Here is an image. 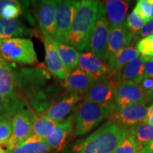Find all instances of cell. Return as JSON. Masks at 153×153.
<instances>
[{
  "label": "cell",
  "mask_w": 153,
  "mask_h": 153,
  "mask_svg": "<svg viewBox=\"0 0 153 153\" xmlns=\"http://www.w3.org/2000/svg\"><path fill=\"white\" fill-rule=\"evenodd\" d=\"M145 24L146 23L141 20L133 11L128 17L126 22V27L133 35L136 34L141 28L144 27Z\"/></svg>",
  "instance_id": "obj_32"
},
{
  "label": "cell",
  "mask_w": 153,
  "mask_h": 153,
  "mask_svg": "<svg viewBox=\"0 0 153 153\" xmlns=\"http://www.w3.org/2000/svg\"><path fill=\"white\" fill-rule=\"evenodd\" d=\"M108 23L106 17L104 3L99 1L94 29L90 40L89 48L90 52L100 60L108 59Z\"/></svg>",
  "instance_id": "obj_7"
},
{
  "label": "cell",
  "mask_w": 153,
  "mask_h": 153,
  "mask_svg": "<svg viewBox=\"0 0 153 153\" xmlns=\"http://www.w3.org/2000/svg\"><path fill=\"white\" fill-rule=\"evenodd\" d=\"M45 49V62L50 73L60 80H65L69 72L61 60L55 48L54 41L49 36H43Z\"/></svg>",
  "instance_id": "obj_14"
},
{
  "label": "cell",
  "mask_w": 153,
  "mask_h": 153,
  "mask_svg": "<svg viewBox=\"0 0 153 153\" xmlns=\"http://www.w3.org/2000/svg\"><path fill=\"white\" fill-rule=\"evenodd\" d=\"M32 35L33 30L26 27L19 19L0 18V39Z\"/></svg>",
  "instance_id": "obj_23"
},
{
  "label": "cell",
  "mask_w": 153,
  "mask_h": 153,
  "mask_svg": "<svg viewBox=\"0 0 153 153\" xmlns=\"http://www.w3.org/2000/svg\"><path fill=\"white\" fill-rule=\"evenodd\" d=\"M99 1L83 0L74 14L69 31L67 43L79 51L89 48L94 29Z\"/></svg>",
  "instance_id": "obj_2"
},
{
  "label": "cell",
  "mask_w": 153,
  "mask_h": 153,
  "mask_svg": "<svg viewBox=\"0 0 153 153\" xmlns=\"http://www.w3.org/2000/svg\"><path fill=\"white\" fill-rule=\"evenodd\" d=\"M139 85L145 94L149 92L153 88V76H145Z\"/></svg>",
  "instance_id": "obj_36"
},
{
  "label": "cell",
  "mask_w": 153,
  "mask_h": 153,
  "mask_svg": "<svg viewBox=\"0 0 153 153\" xmlns=\"http://www.w3.org/2000/svg\"><path fill=\"white\" fill-rule=\"evenodd\" d=\"M148 107L145 104H136L117 108L110 116L112 121H116L123 128H130L145 121L148 115Z\"/></svg>",
  "instance_id": "obj_9"
},
{
  "label": "cell",
  "mask_w": 153,
  "mask_h": 153,
  "mask_svg": "<svg viewBox=\"0 0 153 153\" xmlns=\"http://www.w3.org/2000/svg\"><path fill=\"white\" fill-rule=\"evenodd\" d=\"M150 4V7H151V10H150V21L152 20L153 21V0H149Z\"/></svg>",
  "instance_id": "obj_41"
},
{
  "label": "cell",
  "mask_w": 153,
  "mask_h": 153,
  "mask_svg": "<svg viewBox=\"0 0 153 153\" xmlns=\"http://www.w3.org/2000/svg\"><path fill=\"white\" fill-rule=\"evenodd\" d=\"M139 56V53L133 47H126L116 54L108 58V74L112 78L119 82L120 73L124 67Z\"/></svg>",
  "instance_id": "obj_19"
},
{
  "label": "cell",
  "mask_w": 153,
  "mask_h": 153,
  "mask_svg": "<svg viewBox=\"0 0 153 153\" xmlns=\"http://www.w3.org/2000/svg\"><path fill=\"white\" fill-rule=\"evenodd\" d=\"M123 132V128L116 123L107 122L87 138L76 141L72 153H114Z\"/></svg>",
  "instance_id": "obj_3"
},
{
  "label": "cell",
  "mask_w": 153,
  "mask_h": 153,
  "mask_svg": "<svg viewBox=\"0 0 153 153\" xmlns=\"http://www.w3.org/2000/svg\"><path fill=\"white\" fill-rule=\"evenodd\" d=\"M115 102L117 108L132 104H146V97L138 84L131 81H120L115 89Z\"/></svg>",
  "instance_id": "obj_11"
},
{
  "label": "cell",
  "mask_w": 153,
  "mask_h": 153,
  "mask_svg": "<svg viewBox=\"0 0 153 153\" xmlns=\"http://www.w3.org/2000/svg\"><path fill=\"white\" fill-rule=\"evenodd\" d=\"M150 60V61H153V56L152 57H149L148 56V61Z\"/></svg>",
  "instance_id": "obj_42"
},
{
  "label": "cell",
  "mask_w": 153,
  "mask_h": 153,
  "mask_svg": "<svg viewBox=\"0 0 153 153\" xmlns=\"http://www.w3.org/2000/svg\"><path fill=\"white\" fill-rule=\"evenodd\" d=\"M77 66L79 70L91 76L94 81L106 75L108 71V65L91 52L81 54Z\"/></svg>",
  "instance_id": "obj_16"
},
{
  "label": "cell",
  "mask_w": 153,
  "mask_h": 153,
  "mask_svg": "<svg viewBox=\"0 0 153 153\" xmlns=\"http://www.w3.org/2000/svg\"><path fill=\"white\" fill-rule=\"evenodd\" d=\"M133 35L123 26L111 27L108 37V58L131 44Z\"/></svg>",
  "instance_id": "obj_17"
},
{
  "label": "cell",
  "mask_w": 153,
  "mask_h": 153,
  "mask_svg": "<svg viewBox=\"0 0 153 153\" xmlns=\"http://www.w3.org/2000/svg\"><path fill=\"white\" fill-rule=\"evenodd\" d=\"M17 89L24 93L36 111H44L54 102L53 95L45 87L50 74L41 68L14 70Z\"/></svg>",
  "instance_id": "obj_1"
},
{
  "label": "cell",
  "mask_w": 153,
  "mask_h": 153,
  "mask_svg": "<svg viewBox=\"0 0 153 153\" xmlns=\"http://www.w3.org/2000/svg\"><path fill=\"white\" fill-rule=\"evenodd\" d=\"M129 129L137 145L142 150L153 140V125L147 122H142Z\"/></svg>",
  "instance_id": "obj_27"
},
{
  "label": "cell",
  "mask_w": 153,
  "mask_h": 153,
  "mask_svg": "<svg viewBox=\"0 0 153 153\" xmlns=\"http://www.w3.org/2000/svg\"><path fill=\"white\" fill-rule=\"evenodd\" d=\"M22 14V11L19 1L12 0L0 1V18L16 19Z\"/></svg>",
  "instance_id": "obj_29"
},
{
  "label": "cell",
  "mask_w": 153,
  "mask_h": 153,
  "mask_svg": "<svg viewBox=\"0 0 153 153\" xmlns=\"http://www.w3.org/2000/svg\"><path fill=\"white\" fill-rule=\"evenodd\" d=\"M11 123L12 133L7 143L12 152L14 149L26 142L33 135V131L30 114L26 112L17 113L11 118Z\"/></svg>",
  "instance_id": "obj_10"
},
{
  "label": "cell",
  "mask_w": 153,
  "mask_h": 153,
  "mask_svg": "<svg viewBox=\"0 0 153 153\" xmlns=\"http://www.w3.org/2000/svg\"><path fill=\"white\" fill-rule=\"evenodd\" d=\"M36 18L39 29L43 36L55 41V7L53 0H43L38 3Z\"/></svg>",
  "instance_id": "obj_13"
},
{
  "label": "cell",
  "mask_w": 153,
  "mask_h": 153,
  "mask_svg": "<svg viewBox=\"0 0 153 153\" xmlns=\"http://www.w3.org/2000/svg\"><path fill=\"white\" fill-rule=\"evenodd\" d=\"M137 52L143 56H153V41L150 36L140 40L137 44Z\"/></svg>",
  "instance_id": "obj_33"
},
{
  "label": "cell",
  "mask_w": 153,
  "mask_h": 153,
  "mask_svg": "<svg viewBox=\"0 0 153 153\" xmlns=\"http://www.w3.org/2000/svg\"><path fill=\"white\" fill-rule=\"evenodd\" d=\"M145 76H153V61H147L144 65Z\"/></svg>",
  "instance_id": "obj_37"
},
{
  "label": "cell",
  "mask_w": 153,
  "mask_h": 153,
  "mask_svg": "<svg viewBox=\"0 0 153 153\" xmlns=\"http://www.w3.org/2000/svg\"><path fill=\"white\" fill-rule=\"evenodd\" d=\"M129 7V1L123 0H108L105 1V9L111 27L126 24V16Z\"/></svg>",
  "instance_id": "obj_22"
},
{
  "label": "cell",
  "mask_w": 153,
  "mask_h": 153,
  "mask_svg": "<svg viewBox=\"0 0 153 153\" xmlns=\"http://www.w3.org/2000/svg\"><path fill=\"white\" fill-rule=\"evenodd\" d=\"M30 118L34 135L45 140L54 133L56 122L43 115H38L34 111L30 115Z\"/></svg>",
  "instance_id": "obj_26"
},
{
  "label": "cell",
  "mask_w": 153,
  "mask_h": 153,
  "mask_svg": "<svg viewBox=\"0 0 153 153\" xmlns=\"http://www.w3.org/2000/svg\"><path fill=\"white\" fill-rule=\"evenodd\" d=\"M150 10L151 7L149 0H139L133 11L141 20L147 24L150 22Z\"/></svg>",
  "instance_id": "obj_31"
},
{
  "label": "cell",
  "mask_w": 153,
  "mask_h": 153,
  "mask_svg": "<svg viewBox=\"0 0 153 153\" xmlns=\"http://www.w3.org/2000/svg\"><path fill=\"white\" fill-rule=\"evenodd\" d=\"M145 97L147 104H153V88L149 92L145 94Z\"/></svg>",
  "instance_id": "obj_38"
},
{
  "label": "cell",
  "mask_w": 153,
  "mask_h": 153,
  "mask_svg": "<svg viewBox=\"0 0 153 153\" xmlns=\"http://www.w3.org/2000/svg\"><path fill=\"white\" fill-rule=\"evenodd\" d=\"M153 35V21L148 22V24L145 25L143 28H141L136 33L137 38L141 37H146V36H150ZM135 37V38H136Z\"/></svg>",
  "instance_id": "obj_35"
},
{
  "label": "cell",
  "mask_w": 153,
  "mask_h": 153,
  "mask_svg": "<svg viewBox=\"0 0 153 153\" xmlns=\"http://www.w3.org/2000/svg\"><path fill=\"white\" fill-rule=\"evenodd\" d=\"M94 82L91 76L79 68H76L64 80L63 87L68 93L82 95L85 94L89 90Z\"/></svg>",
  "instance_id": "obj_18"
},
{
  "label": "cell",
  "mask_w": 153,
  "mask_h": 153,
  "mask_svg": "<svg viewBox=\"0 0 153 153\" xmlns=\"http://www.w3.org/2000/svg\"><path fill=\"white\" fill-rule=\"evenodd\" d=\"M150 37L151 38H152V41H153V35H152V36H150Z\"/></svg>",
  "instance_id": "obj_44"
},
{
  "label": "cell",
  "mask_w": 153,
  "mask_h": 153,
  "mask_svg": "<svg viewBox=\"0 0 153 153\" xmlns=\"http://www.w3.org/2000/svg\"><path fill=\"white\" fill-rule=\"evenodd\" d=\"M141 153H153V140L143 149Z\"/></svg>",
  "instance_id": "obj_39"
},
{
  "label": "cell",
  "mask_w": 153,
  "mask_h": 153,
  "mask_svg": "<svg viewBox=\"0 0 153 153\" xmlns=\"http://www.w3.org/2000/svg\"><path fill=\"white\" fill-rule=\"evenodd\" d=\"M0 95L12 99L22 97L18 93L14 70L4 59L0 62Z\"/></svg>",
  "instance_id": "obj_20"
},
{
  "label": "cell",
  "mask_w": 153,
  "mask_h": 153,
  "mask_svg": "<svg viewBox=\"0 0 153 153\" xmlns=\"http://www.w3.org/2000/svg\"><path fill=\"white\" fill-rule=\"evenodd\" d=\"M75 117L72 114L56 124L55 131L51 136L45 139L51 150L61 152L64 150L73 131Z\"/></svg>",
  "instance_id": "obj_12"
},
{
  "label": "cell",
  "mask_w": 153,
  "mask_h": 153,
  "mask_svg": "<svg viewBox=\"0 0 153 153\" xmlns=\"http://www.w3.org/2000/svg\"><path fill=\"white\" fill-rule=\"evenodd\" d=\"M153 115V104L151 105L150 107H148V115H147L146 119L150 116H152Z\"/></svg>",
  "instance_id": "obj_40"
},
{
  "label": "cell",
  "mask_w": 153,
  "mask_h": 153,
  "mask_svg": "<svg viewBox=\"0 0 153 153\" xmlns=\"http://www.w3.org/2000/svg\"><path fill=\"white\" fill-rule=\"evenodd\" d=\"M82 96L77 94L69 93L63 97L60 100L55 103L43 116L53 120V121L58 123L65 119L68 115L81 100Z\"/></svg>",
  "instance_id": "obj_15"
},
{
  "label": "cell",
  "mask_w": 153,
  "mask_h": 153,
  "mask_svg": "<svg viewBox=\"0 0 153 153\" xmlns=\"http://www.w3.org/2000/svg\"><path fill=\"white\" fill-rule=\"evenodd\" d=\"M80 1L55 0V41L67 43L69 31Z\"/></svg>",
  "instance_id": "obj_6"
},
{
  "label": "cell",
  "mask_w": 153,
  "mask_h": 153,
  "mask_svg": "<svg viewBox=\"0 0 153 153\" xmlns=\"http://www.w3.org/2000/svg\"><path fill=\"white\" fill-rule=\"evenodd\" d=\"M142 150L139 148L134 140L131 130L123 128V135L117 148L114 153H141Z\"/></svg>",
  "instance_id": "obj_28"
},
{
  "label": "cell",
  "mask_w": 153,
  "mask_h": 153,
  "mask_svg": "<svg viewBox=\"0 0 153 153\" xmlns=\"http://www.w3.org/2000/svg\"><path fill=\"white\" fill-rule=\"evenodd\" d=\"M118 81L108 74L100 78L85 94V101L99 105H106L115 101V89Z\"/></svg>",
  "instance_id": "obj_8"
},
{
  "label": "cell",
  "mask_w": 153,
  "mask_h": 153,
  "mask_svg": "<svg viewBox=\"0 0 153 153\" xmlns=\"http://www.w3.org/2000/svg\"><path fill=\"white\" fill-rule=\"evenodd\" d=\"M0 56L8 62L33 65L38 62L33 43L29 38L0 39Z\"/></svg>",
  "instance_id": "obj_5"
},
{
  "label": "cell",
  "mask_w": 153,
  "mask_h": 153,
  "mask_svg": "<svg viewBox=\"0 0 153 153\" xmlns=\"http://www.w3.org/2000/svg\"><path fill=\"white\" fill-rule=\"evenodd\" d=\"M20 111L31 114L33 111L22 97L12 99L0 95V121H11L14 115Z\"/></svg>",
  "instance_id": "obj_21"
},
{
  "label": "cell",
  "mask_w": 153,
  "mask_h": 153,
  "mask_svg": "<svg viewBox=\"0 0 153 153\" xmlns=\"http://www.w3.org/2000/svg\"><path fill=\"white\" fill-rule=\"evenodd\" d=\"M148 61V56H138L124 67L120 72L118 80L131 81L139 84L145 76L144 65Z\"/></svg>",
  "instance_id": "obj_24"
},
{
  "label": "cell",
  "mask_w": 153,
  "mask_h": 153,
  "mask_svg": "<svg viewBox=\"0 0 153 153\" xmlns=\"http://www.w3.org/2000/svg\"><path fill=\"white\" fill-rule=\"evenodd\" d=\"M116 110V103L99 105L85 101L74 109V136L85 135L101 121L110 117Z\"/></svg>",
  "instance_id": "obj_4"
},
{
  "label": "cell",
  "mask_w": 153,
  "mask_h": 153,
  "mask_svg": "<svg viewBox=\"0 0 153 153\" xmlns=\"http://www.w3.org/2000/svg\"><path fill=\"white\" fill-rule=\"evenodd\" d=\"M0 153H8V152H3V151L0 150Z\"/></svg>",
  "instance_id": "obj_43"
},
{
  "label": "cell",
  "mask_w": 153,
  "mask_h": 153,
  "mask_svg": "<svg viewBox=\"0 0 153 153\" xmlns=\"http://www.w3.org/2000/svg\"><path fill=\"white\" fill-rule=\"evenodd\" d=\"M52 150L45 140L35 143H24L14 149L11 153H49Z\"/></svg>",
  "instance_id": "obj_30"
},
{
  "label": "cell",
  "mask_w": 153,
  "mask_h": 153,
  "mask_svg": "<svg viewBox=\"0 0 153 153\" xmlns=\"http://www.w3.org/2000/svg\"><path fill=\"white\" fill-rule=\"evenodd\" d=\"M12 133L11 121H0V143L9 140Z\"/></svg>",
  "instance_id": "obj_34"
},
{
  "label": "cell",
  "mask_w": 153,
  "mask_h": 153,
  "mask_svg": "<svg viewBox=\"0 0 153 153\" xmlns=\"http://www.w3.org/2000/svg\"><path fill=\"white\" fill-rule=\"evenodd\" d=\"M54 44L61 60L69 73H70L77 66L81 54L77 50L68 43L54 41Z\"/></svg>",
  "instance_id": "obj_25"
},
{
  "label": "cell",
  "mask_w": 153,
  "mask_h": 153,
  "mask_svg": "<svg viewBox=\"0 0 153 153\" xmlns=\"http://www.w3.org/2000/svg\"><path fill=\"white\" fill-rule=\"evenodd\" d=\"M2 59H3L2 57H1V56H0V62H1V60H2Z\"/></svg>",
  "instance_id": "obj_45"
}]
</instances>
